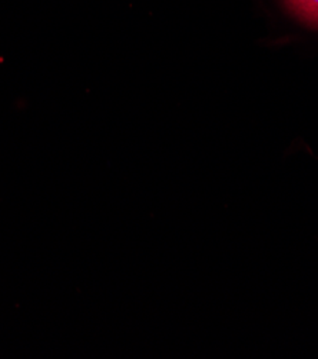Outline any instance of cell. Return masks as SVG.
<instances>
[{
    "mask_svg": "<svg viewBox=\"0 0 318 359\" xmlns=\"http://www.w3.org/2000/svg\"><path fill=\"white\" fill-rule=\"evenodd\" d=\"M304 4V6L315 16V19L318 20V0H301Z\"/></svg>",
    "mask_w": 318,
    "mask_h": 359,
    "instance_id": "obj_1",
    "label": "cell"
}]
</instances>
